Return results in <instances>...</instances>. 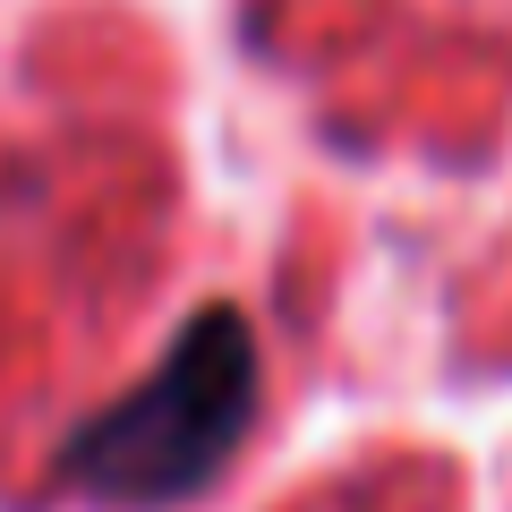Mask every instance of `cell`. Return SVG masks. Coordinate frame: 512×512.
Returning a JSON list of instances; mask_svg holds the SVG:
<instances>
[{"label": "cell", "mask_w": 512, "mask_h": 512, "mask_svg": "<svg viewBox=\"0 0 512 512\" xmlns=\"http://www.w3.org/2000/svg\"><path fill=\"white\" fill-rule=\"evenodd\" d=\"M256 410V333L239 308H205L180 325L171 359L137 393L94 410L60 444V478L103 504H180L231 461Z\"/></svg>", "instance_id": "obj_1"}]
</instances>
